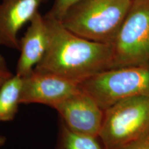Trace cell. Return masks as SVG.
<instances>
[{
	"instance_id": "cell-1",
	"label": "cell",
	"mask_w": 149,
	"mask_h": 149,
	"mask_svg": "<svg viewBox=\"0 0 149 149\" xmlns=\"http://www.w3.org/2000/svg\"><path fill=\"white\" fill-rule=\"evenodd\" d=\"M48 42L44 57L34 70L49 72L81 83L112 68L113 46L91 41L72 33L60 21L46 15Z\"/></svg>"
},
{
	"instance_id": "cell-2",
	"label": "cell",
	"mask_w": 149,
	"mask_h": 149,
	"mask_svg": "<svg viewBox=\"0 0 149 149\" xmlns=\"http://www.w3.org/2000/svg\"><path fill=\"white\" fill-rule=\"evenodd\" d=\"M132 3V0H79L60 22L78 36L113 44Z\"/></svg>"
},
{
	"instance_id": "cell-3",
	"label": "cell",
	"mask_w": 149,
	"mask_h": 149,
	"mask_svg": "<svg viewBox=\"0 0 149 149\" xmlns=\"http://www.w3.org/2000/svg\"><path fill=\"white\" fill-rule=\"evenodd\" d=\"M80 87L105 111L124 99L149 95V64L109 68L86 78Z\"/></svg>"
},
{
	"instance_id": "cell-4",
	"label": "cell",
	"mask_w": 149,
	"mask_h": 149,
	"mask_svg": "<svg viewBox=\"0 0 149 149\" xmlns=\"http://www.w3.org/2000/svg\"><path fill=\"white\" fill-rule=\"evenodd\" d=\"M149 130V95L117 102L104 111L99 138L104 149H117Z\"/></svg>"
},
{
	"instance_id": "cell-5",
	"label": "cell",
	"mask_w": 149,
	"mask_h": 149,
	"mask_svg": "<svg viewBox=\"0 0 149 149\" xmlns=\"http://www.w3.org/2000/svg\"><path fill=\"white\" fill-rule=\"evenodd\" d=\"M113 68L149 64V0H134L113 44Z\"/></svg>"
},
{
	"instance_id": "cell-6",
	"label": "cell",
	"mask_w": 149,
	"mask_h": 149,
	"mask_svg": "<svg viewBox=\"0 0 149 149\" xmlns=\"http://www.w3.org/2000/svg\"><path fill=\"white\" fill-rule=\"evenodd\" d=\"M81 90L80 83L49 72L34 70L23 77L21 104H40L54 109Z\"/></svg>"
},
{
	"instance_id": "cell-7",
	"label": "cell",
	"mask_w": 149,
	"mask_h": 149,
	"mask_svg": "<svg viewBox=\"0 0 149 149\" xmlns=\"http://www.w3.org/2000/svg\"><path fill=\"white\" fill-rule=\"evenodd\" d=\"M54 109L58 113L61 122L71 131L99 137L104 111L81 88Z\"/></svg>"
},
{
	"instance_id": "cell-8",
	"label": "cell",
	"mask_w": 149,
	"mask_h": 149,
	"mask_svg": "<svg viewBox=\"0 0 149 149\" xmlns=\"http://www.w3.org/2000/svg\"><path fill=\"white\" fill-rule=\"evenodd\" d=\"M45 0H2L0 2V46L19 50L18 33L39 12Z\"/></svg>"
},
{
	"instance_id": "cell-9",
	"label": "cell",
	"mask_w": 149,
	"mask_h": 149,
	"mask_svg": "<svg viewBox=\"0 0 149 149\" xmlns=\"http://www.w3.org/2000/svg\"><path fill=\"white\" fill-rule=\"evenodd\" d=\"M30 22L25 34L19 40L20 56L16 73L25 77L34 70L47 48L48 33L44 16L37 12Z\"/></svg>"
},
{
	"instance_id": "cell-10",
	"label": "cell",
	"mask_w": 149,
	"mask_h": 149,
	"mask_svg": "<svg viewBox=\"0 0 149 149\" xmlns=\"http://www.w3.org/2000/svg\"><path fill=\"white\" fill-rule=\"evenodd\" d=\"M23 77L15 74L0 89V122L14 120L21 104Z\"/></svg>"
},
{
	"instance_id": "cell-11",
	"label": "cell",
	"mask_w": 149,
	"mask_h": 149,
	"mask_svg": "<svg viewBox=\"0 0 149 149\" xmlns=\"http://www.w3.org/2000/svg\"><path fill=\"white\" fill-rule=\"evenodd\" d=\"M55 149H104L98 137L75 133L60 121Z\"/></svg>"
},
{
	"instance_id": "cell-12",
	"label": "cell",
	"mask_w": 149,
	"mask_h": 149,
	"mask_svg": "<svg viewBox=\"0 0 149 149\" xmlns=\"http://www.w3.org/2000/svg\"><path fill=\"white\" fill-rule=\"evenodd\" d=\"M78 1L79 0H55L51 10L46 15L60 21L67 10Z\"/></svg>"
},
{
	"instance_id": "cell-13",
	"label": "cell",
	"mask_w": 149,
	"mask_h": 149,
	"mask_svg": "<svg viewBox=\"0 0 149 149\" xmlns=\"http://www.w3.org/2000/svg\"><path fill=\"white\" fill-rule=\"evenodd\" d=\"M117 149H149V130L139 138Z\"/></svg>"
},
{
	"instance_id": "cell-14",
	"label": "cell",
	"mask_w": 149,
	"mask_h": 149,
	"mask_svg": "<svg viewBox=\"0 0 149 149\" xmlns=\"http://www.w3.org/2000/svg\"><path fill=\"white\" fill-rule=\"evenodd\" d=\"M13 76V74L9 69L4 57L0 54V89Z\"/></svg>"
},
{
	"instance_id": "cell-15",
	"label": "cell",
	"mask_w": 149,
	"mask_h": 149,
	"mask_svg": "<svg viewBox=\"0 0 149 149\" xmlns=\"http://www.w3.org/2000/svg\"><path fill=\"white\" fill-rule=\"evenodd\" d=\"M6 137H4L2 135H0V147L3 146L6 144Z\"/></svg>"
},
{
	"instance_id": "cell-16",
	"label": "cell",
	"mask_w": 149,
	"mask_h": 149,
	"mask_svg": "<svg viewBox=\"0 0 149 149\" xmlns=\"http://www.w3.org/2000/svg\"><path fill=\"white\" fill-rule=\"evenodd\" d=\"M132 1H134V0H132Z\"/></svg>"
}]
</instances>
